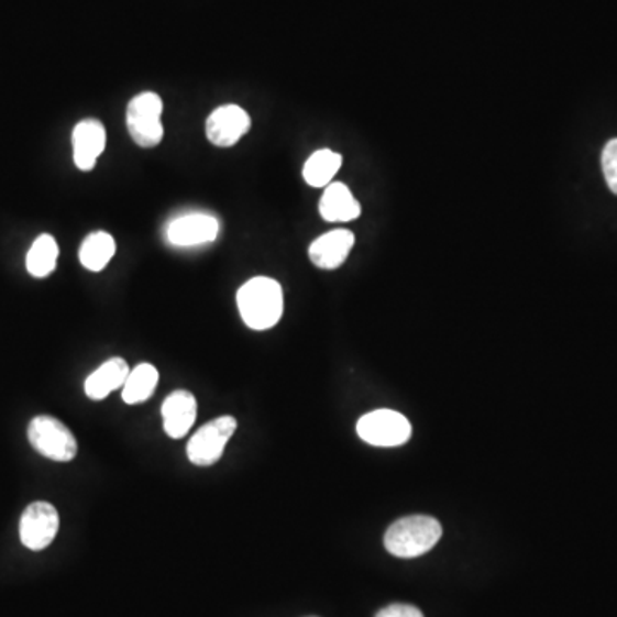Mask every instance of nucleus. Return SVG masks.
I'll list each match as a JSON object with an SVG mask.
<instances>
[{"label":"nucleus","mask_w":617,"mask_h":617,"mask_svg":"<svg viewBox=\"0 0 617 617\" xmlns=\"http://www.w3.org/2000/svg\"><path fill=\"white\" fill-rule=\"evenodd\" d=\"M238 307L251 330H269L284 315L282 285L268 276H256L239 288Z\"/></svg>","instance_id":"f257e3e1"},{"label":"nucleus","mask_w":617,"mask_h":617,"mask_svg":"<svg viewBox=\"0 0 617 617\" xmlns=\"http://www.w3.org/2000/svg\"><path fill=\"white\" fill-rule=\"evenodd\" d=\"M443 536V527L436 518L407 517L395 521L385 536L388 552L396 558H419L431 551Z\"/></svg>","instance_id":"f03ea898"},{"label":"nucleus","mask_w":617,"mask_h":617,"mask_svg":"<svg viewBox=\"0 0 617 617\" xmlns=\"http://www.w3.org/2000/svg\"><path fill=\"white\" fill-rule=\"evenodd\" d=\"M164 101L153 91H144L129 101L125 122L132 141L141 148H155L164 140Z\"/></svg>","instance_id":"7ed1b4c3"},{"label":"nucleus","mask_w":617,"mask_h":617,"mask_svg":"<svg viewBox=\"0 0 617 617\" xmlns=\"http://www.w3.org/2000/svg\"><path fill=\"white\" fill-rule=\"evenodd\" d=\"M27 439L42 456L54 462H70L78 454L75 434L55 417H35L27 426Z\"/></svg>","instance_id":"20e7f679"},{"label":"nucleus","mask_w":617,"mask_h":617,"mask_svg":"<svg viewBox=\"0 0 617 617\" xmlns=\"http://www.w3.org/2000/svg\"><path fill=\"white\" fill-rule=\"evenodd\" d=\"M238 429L232 416L218 417L205 423L187 443V459L198 466H211L222 459L227 444Z\"/></svg>","instance_id":"39448f33"},{"label":"nucleus","mask_w":617,"mask_h":617,"mask_svg":"<svg viewBox=\"0 0 617 617\" xmlns=\"http://www.w3.org/2000/svg\"><path fill=\"white\" fill-rule=\"evenodd\" d=\"M357 434L373 447L395 448L407 443L411 426L407 417L395 410H374L357 422Z\"/></svg>","instance_id":"423d86ee"},{"label":"nucleus","mask_w":617,"mask_h":617,"mask_svg":"<svg viewBox=\"0 0 617 617\" xmlns=\"http://www.w3.org/2000/svg\"><path fill=\"white\" fill-rule=\"evenodd\" d=\"M220 220L206 211H189L175 217L167 225L168 244L175 247H198L217 241Z\"/></svg>","instance_id":"0eeeda50"},{"label":"nucleus","mask_w":617,"mask_h":617,"mask_svg":"<svg viewBox=\"0 0 617 617\" xmlns=\"http://www.w3.org/2000/svg\"><path fill=\"white\" fill-rule=\"evenodd\" d=\"M58 525L60 520L55 506L45 502L33 503L21 515V542L30 551H43L57 537Z\"/></svg>","instance_id":"6e6552de"},{"label":"nucleus","mask_w":617,"mask_h":617,"mask_svg":"<svg viewBox=\"0 0 617 617\" xmlns=\"http://www.w3.org/2000/svg\"><path fill=\"white\" fill-rule=\"evenodd\" d=\"M251 129V117L239 106H222L214 109L206 121V136L218 148H230L238 144Z\"/></svg>","instance_id":"1a4fd4ad"},{"label":"nucleus","mask_w":617,"mask_h":617,"mask_svg":"<svg viewBox=\"0 0 617 617\" xmlns=\"http://www.w3.org/2000/svg\"><path fill=\"white\" fill-rule=\"evenodd\" d=\"M107 144V131L97 119H85L73 131V155L79 170H93Z\"/></svg>","instance_id":"9d476101"},{"label":"nucleus","mask_w":617,"mask_h":617,"mask_svg":"<svg viewBox=\"0 0 617 617\" xmlns=\"http://www.w3.org/2000/svg\"><path fill=\"white\" fill-rule=\"evenodd\" d=\"M196 416H198V401H196L195 395L186 389L170 393L162 405L165 432L172 439L187 436L190 428L195 426Z\"/></svg>","instance_id":"9b49d317"},{"label":"nucleus","mask_w":617,"mask_h":617,"mask_svg":"<svg viewBox=\"0 0 617 617\" xmlns=\"http://www.w3.org/2000/svg\"><path fill=\"white\" fill-rule=\"evenodd\" d=\"M354 244V233L350 230H331L312 242L309 247V257L318 268L337 269L345 263Z\"/></svg>","instance_id":"f8f14e48"},{"label":"nucleus","mask_w":617,"mask_h":617,"mask_svg":"<svg viewBox=\"0 0 617 617\" xmlns=\"http://www.w3.org/2000/svg\"><path fill=\"white\" fill-rule=\"evenodd\" d=\"M129 370L128 362L121 357H112L98 367L95 373H91L85 383V393L90 400L100 401L110 393L124 386L128 379Z\"/></svg>","instance_id":"ddd939ff"},{"label":"nucleus","mask_w":617,"mask_h":617,"mask_svg":"<svg viewBox=\"0 0 617 617\" xmlns=\"http://www.w3.org/2000/svg\"><path fill=\"white\" fill-rule=\"evenodd\" d=\"M319 213L327 222H352L361 217V205L345 184L331 183L322 192Z\"/></svg>","instance_id":"4468645a"},{"label":"nucleus","mask_w":617,"mask_h":617,"mask_svg":"<svg viewBox=\"0 0 617 617\" xmlns=\"http://www.w3.org/2000/svg\"><path fill=\"white\" fill-rule=\"evenodd\" d=\"M115 249V239L109 232H93L82 241L79 261L86 269L98 273L110 263Z\"/></svg>","instance_id":"2eb2a0df"},{"label":"nucleus","mask_w":617,"mask_h":617,"mask_svg":"<svg viewBox=\"0 0 617 617\" xmlns=\"http://www.w3.org/2000/svg\"><path fill=\"white\" fill-rule=\"evenodd\" d=\"M158 379V371L155 365H136L134 370H131L122 386V400L128 405L143 404L155 393Z\"/></svg>","instance_id":"dca6fc26"},{"label":"nucleus","mask_w":617,"mask_h":617,"mask_svg":"<svg viewBox=\"0 0 617 617\" xmlns=\"http://www.w3.org/2000/svg\"><path fill=\"white\" fill-rule=\"evenodd\" d=\"M342 164V155H338L331 150H319V152L312 153L304 165V180L311 187L330 186Z\"/></svg>","instance_id":"f3484780"},{"label":"nucleus","mask_w":617,"mask_h":617,"mask_svg":"<svg viewBox=\"0 0 617 617\" xmlns=\"http://www.w3.org/2000/svg\"><path fill=\"white\" fill-rule=\"evenodd\" d=\"M58 245L52 235L43 233L27 251L26 268L35 278H45L57 266Z\"/></svg>","instance_id":"a211bd4d"},{"label":"nucleus","mask_w":617,"mask_h":617,"mask_svg":"<svg viewBox=\"0 0 617 617\" xmlns=\"http://www.w3.org/2000/svg\"><path fill=\"white\" fill-rule=\"evenodd\" d=\"M602 170H604L607 186L617 196V137L610 140L602 152Z\"/></svg>","instance_id":"6ab92c4d"},{"label":"nucleus","mask_w":617,"mask_h":617,"mask_svg":"<svg viewBox=\"0 0 617 617\" xmlns=\"http://www.w3.org/2000/svg\"><path fill=\"white\" fill-rule=\"evenodd\" d=\"M376 617H423L417 607L407 606V604H393L379 610Z\"/></svg>","instance_id":"aec40b11"}]
</instances>
